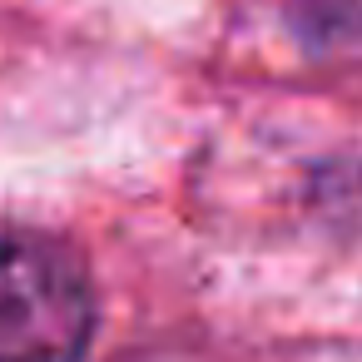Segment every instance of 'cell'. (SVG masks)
I'll use <instances>...</instances> for the list:
<instances>
[{
    "label": "cell",
    "instance_id": "2",
    "mask_svg": "<svg viewBox=\"0 0 362 362\" xmlns=\"http://www.w3.org/2000/svg\"><path fill=\"white\" fill-rule=\"evenodd\" d=\"M288 30L313 55H362V0H288Z\"/></svg>",
    "mask_w": 362,
    "mask_h": 362
},
{
    "label": "cell",
    "instance_id": "1",
    "mask_svg": "<svg viewBox=\"0 0 362 362\" xmlns=\"http://www.w3.org/2000/svg\"><path fill=\"white\" fill-rule=\"evenodd\" d=\"M90 337L85 258L45 233H0V362H85Z\"/></svg>",
    "mask_w": 362,
    "mask_h": 362
}]
</instances>
